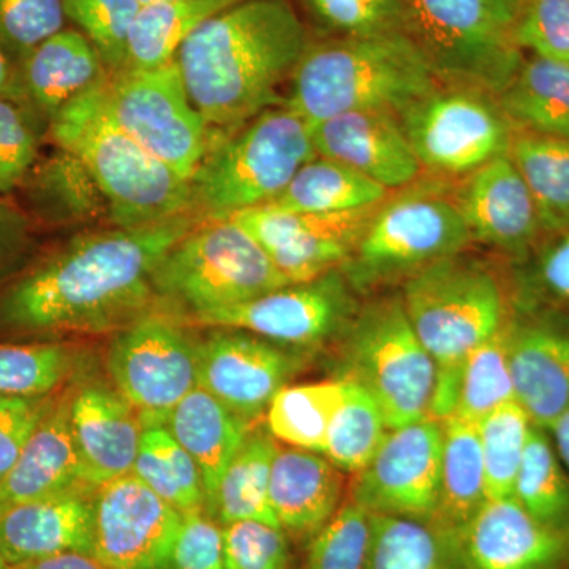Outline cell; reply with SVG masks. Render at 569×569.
<instances>
[{"instance_id":"cell-1","label":"cell","mask_w":569,"mask_h":569,"mask_svg":"<svg viewBox=\"0 0 569 569\" xmlns=\"http://www.w3.org/2000/svg\"><path fill=\"white\" fill-rule=\"evenodd\" d=\"M198 223L183 216L74 236L0 287V337L56 340L121 331L156 310L153 271Z\"/></svg>"},{"instance_id":"cell-2","label":"cell","mask_w":569,"mask_h":569,"mask_svg":"<svg viewBox=\"0 0 569 569\" xmlns=\"http://www.w3.org/2000/svg\"><path fill=\"white\" fill-rule=\"evenodd\" d=\"M309 41L291 0H244L192 33L174 61L211 133H227L283 104Z\"/></svg>"},{"instance_id":"cell-3","label":"cell","mask_w":569,"mask_h":569,"mask_svg":"<svg viewBox=\"0 0 569 569\" xmlns=\"http://www.w3.org/2000/svg\"><path fill=\"white\" fill-rule=\"evenodd\" d=\"M441 84L406 32L309 41L290 80L284 107L310 129L350 111L397 116Z\"/></svg>"},{"instance_id":"cell-4","label":"cell","mask_w":569,"mask_h":569,"mask_svg":"<svg viewBox=\"0 0 569 569\" xmlns=\"http://www.w3.org/2000/svg\"><path fill=\"white\" fill-rule=\"evenodd\" d=\"M102 82L51 119V141L80 160L102 193L111 224L146 227L194 217L189 181L119 127L104 102Z\"/></svg>"},{"instance_id":"cell-5","label":"cell","mask_w":569,"mask_h":569,"mask_svg":"<svg viewBox=\"0 0 569 569\" xmlns=\"http://www.w3.org/2000/svg\"><path fill=\"white\" fill-rule=\"evenodd\" d=\"M316 157L312 129L284 104L268 108L231 132L212 133L189 181L194 217L200 222L231 219L272 203Z\"/></svg>"},{"instance_id":"cell-6","label":"cell","mask_w":569,"mask_h":569,"mask_svg":"<svg viewBox=\"0 0 569 569\" xmlns=\"http://www.w3.org/2000/svg\"><path fill=\"white\" fill-rule=\"evenodd\" d=\"M288 283L236 220H204L176 242L153 271V312L186 325Z\"/></svg>"},{"instance_id":"cell-7","label":"cell","mask_w":569,"mask_h":569,"mask_svg":"<svg viewBox=\"0 0 569 569\" xmlns=\"http://www.w3.org/2000/svg\"><path fill=\"white\" fill-rule=\"evenodd\" d=\"M403 32L443 84L497 97L518 73L516 0H400Z\"/></svg>"},{"instance_id":"cell-8","label":"cell","mask_w":569,"mask_h":569,"mask_svg":"<svg viewBox=\"0 0 569 569\" xmlns=\"http://www.w3.org/2000/svg\"><path fill=\"white\" fill-rule=\"evenodd\" d=\"M470 242L447 179H418L380 204L342 272L355 290L365 295L403 283L427 266L462 253Z\"/></svg>"},{"instance_id":"cell-9","label":"cell","mask_w":569,"mask_h":569,"mask_svg":"<svg viewBox=\"0 0 569 569\" xmlns=\"http://www.w3.org/2000/svg\"><path fill=\"white\" fill-rule=\"evenodd\" d=\"M339 342L340 380L365 388L391 430L430 417L436 362L411 326L400 295L361 305Z\"/></svg>"},{"instance_id":"cell-10","label":"cell","mask_w":569,"mask_h":569,"mask_svg":"<svg viewBox=\"0 0 569 569\" xmlns=\"http://www.w3.org/2000/svg\"><path fill=\"white\" fill-rule=\"evenodd\" d=\"M400 298L437 373L459 369L511 318L497 277L460 253L411 276Z\"/></svg>"},{"instance_id":"cell-11","label":"cell","mask_w":569,"mask_h":569,"mask_svg":"<svg viewBox=\"0 0 569 569\" xmlns=\"http://www.w3.org/2000/svg\"><path fill=\"white\" fill-rule=\"evenodd\" d=\"M422 170L466 178L508 153L515 127L492 93L438 84L397 116Z\"/></svg>"},{"instance_id":"cell-12","label":"cell","mask_w":569,"mask_h":569,"mask_svg":"<svg viewBox=\"0 0 569 569\" xmlns=\"http://www.w3.org/2000/svg\"><path fill=\"white\" fill-rule=\"evenodd\" d=\"M112 118L146 151L190 181L212 133L190 102L178 63L126 69L102 82Z\"/></svg>"},{"instance_id":"cell-13","label":"cell","mask_w":569,"mask_h":569,"mask_svg":"<svg viewBox=\"0 0 569 569\" xmlns=\"http://www.w3.org/2000/svg\"><path fill=\"white\" fill-rule=\"evenodd\" d=\"M187 329L167 313L151 312L112 337L107 370L142 427L163 426L198 387L197 339Z\"/></svg>"},{"instance_id":"cell-14","label":"cell","mask_w":569,"mask_h":569,"mask_svg":"<svg viewBox=\"0 0 569 569\" xmlns=\"http://www.w3.org/2000/svg\"><path fill=\"white\" fill-rule=\"evenodd\" d=\"M358 296L342 269H335L309 282L284 284L246 305L193 318L186 326L242 329L305 351L339 342L361 307Z\"/></svg>"},{"instance_id":"cell-15","label":"cell","mask_w":569,"mask_h":569,"mask_svg":"<svg viewBox=\"0 0 569 569\" xmlns=\"http://www.w3.org/2000/svg\"><path fill=\"white\" fill-rule=\"evenodd\" d=\"M197 339L198 387L247 425L264 421L277 392L306 366L305 351L231 328Z\"/></svg>"},{"instance_id":"cell-16","label":"cell","mask_w":569,"mask_h":569,"mask_svg":"<svg viewBox=\"0 0 569 569\" xmlns=\"http://www.w3.org/2000/svg\"><path fill=\"white\" fill-rule=\"evenodd\" d=\"M380 204L343 212H287L261 206L231 219L252 236L288 282L301 283L342 269Z\"/></svg>"},{"instance_id":"cell-17","label":"cell","mask_w":569,"mask_h":569,"mask_svg":"<svg viewBox=\"0 0 569 569\" xmlns=\"http://www.w3.org/2000/svg\"><path fill=\"white\" fill-rule=\"evenodd\" d=\"M443 422L432 417L397 427L350 488L369 515L433 520L440 488Z\"/></svg>"},{"instance_id":"cell-18","label":"cell","mask_w":569,"mask_h":569,"mask_svg":"<svg viewBox=\"0 0 569 569\" xmlns=\"http://www.w3.org/2000/svg\"><path fill=\"white\" fill-rule=\"evenodd\" d=\"M181 522L130 471L92 490V556L108 569H167Z\"/></svg>"},{"instance_id":"cell-19","label":"cell","mask_w":569,"mask_h":569,"mask_svg":"<svg viewBox=\"0 0 569 569\" xmlns=\"http://www.w3.org/2000/svg\"><path fill=\"white\" fill-rule=\"evenodd\" d=\"M455 538L460 569H569V531L538 522L515 497L486 501Z\"/></svg>"},{"instance_id":"cell-20","label":"cell","mask_w":569,"mask_h":569,"mask_svg":"<svg viewBox=\"0 0 569 569\" xmlns=\"http://www.w3.org/2000/svg\"><path fill=\"white\" fill-rule=\"evenodd\" d=\"M508 356L516 400L535 426L548 429L569 411V318H509Z\"/></svg>"},{"instance_id":"cell-21","label":"cell","mask_w":569,"mask_h":569,"mask_svg":"<svg viewBox=\"0 0 569 569\" xmlns=\"http://www.w3.org/2000/svg\"><path fill=\"white\" fill-rule=\"evenodd\" d=\"M69 421L82 478L89 488L133 470L142 427L132 406L103 381H81L67 388Z\"/></svg>"},{"instance_id":"cell-22","label":"cell","mask_w":569,"mask_h":569,"mask_svg":"<svg viewBox=\"0 0 569 569\" xmlns=\"http://www.w3.org/2000/svg\"><path fill=\"white\" fill-rule=\"evenodd\" d=\"M455 198L471 241L500 252L526 253L542 231L533 198L508 153L466 176Z\"/></svg>"},{"instance_id":"cell-23","label":"cell","mask_w":569,"mask_h":569,"mask_svg":"<svg viewBox=\"0 0 569 569\" xmlns=\"http://www.w3.org/2000/svg\"><path fill=\"white\" fill-rule=\"evenodd\" d=\"M317 156L353 168L387 187L406 189L422 174L399 119L385 111H350L312 127Z\"/></svg>"},{"instance_id":"cell-24","label":"cell","mask_w":569,"mask_h":569,"mask_svg":"<svg viewBox=\"0 0 569 569\" xmlns=\"http://www.w3.org/2000/svg\"><path fill=\"white\" fill-rule=\"evenodd\" d=\"M92 490L14 505L0 515V557L9 565L59 553H92Z\"/></svg>"},{"instance_id":"cell-25","label":"cell","mask_w":569,"mask_h":569,"mask_svg":"<svg viewBox=\"0 0 569 569\" xmlns=\"http://www.w3.org/2000/svg\"><path fill=\"white\" fill-rule=\"evenodd\" d=\"M346 475L321 452L280 445L269 485L280 529L309 541L316 537L346 501Z\"/></svg>"},{"instance_id":"cell-26","label":"cell","mask_w":569,"mask_h":569,"mask_svg":"<svg viewBox=\"0 0 569 569\" xmlns=\"http://www.w3.org/2000/svg\"><path fill=\"white\" fill-rule=\"evenodd\" d=\"M22 103L40 119H51L108 77L99 52L74 28L62 29L17 63Z\"/></svg>"},{"instance_id":"cell-27","label":"cell","mask_w":569,"mask_h":569,"mask_svg":"<svg viewBox=\"0 0 569 569\" xmlns=\"http://www.w3.org/2000/svg\"><path fill=\"white\" fill-rule=\"evenodd\" d=\"M77 489L92 488L82 478L80 458L71 436L66 388L56 396L20 458L0 481V509L3 512L14 505Z\"/></svg>"},{"instance_id":"cell-28","label":"cell","mask_w":569,"mask_h":569,"mask_svg":"<svg viewBox=\"0 0 569 569\" xmlns=\"http://www.w3.org/2000/svg\"><path fill=\"white\" fill-rule=\"evenodd\" d=\"M163 426L197 463L208 512L228 463L254 425H247L216 397L197 387L171 410Z\"/></svg>"},{"instance_id":"cell-29","label":"cell","mask_w":569,"mask_h":569,"mask_svg":"<svg viewBox=\"0 0 569 569\" xmlns=\"http://www.w3.org/2000/svg\"><path fill=\"white\" fill-rule=\"evenodd\" d=\"M279 447L264 421L250 427L228 463L208 511L220 526L239 520H260L280 527L269 501L272 462Z\"/></svg>"},{"instance_id":"cell-30","label":"cell","mask_w":569,"mask_h":569,"mask_svg":"<svg viewBox=\"0 0 569 569\" xmlns=\"http://www.w3.org/2000/svg\"><path fill=\"white\" fill-rule=\"evenodd\" d=\"M496 99L515 129L569 138L568 63L533 56Z\"/></svg>"},{"instance_id":"cell-31","label":"cell","mask_w":569,"mask_h":569,"mask_svg":"<svg viewBox=\"0 0 569 569\" xmlns=\"http://www.w3.org/2000/svg\"><path fill=\"white\" fill-rule=\"evenodd\" d=\"M441 422L440 488L432 522L441 529L458 531L488 501L485 463L477 425L459 418Z\"/></svg>"},{"instance_id":"cell-32","label":"cell","mask_w":569,"mask_h":569,"mask_svg":"<svg viewBox=\"0 0 569 569\" xmlns=\"http://www.w3.org/2000/svg\"><path fill=\"white\" fill-rule=\"evenodd\" d=\"M508 156L533 198L542 231L569 230V138L515 129Z\"/></svg>"},{"instance_id":"cell-33","label":"cell","mask_w":569,"mask_h":569,"mask_svg":"<svg viewBox=\"0 0 569 569\" xmlns=\"http://www.w3.org/2000/svg\"><path fill=\"white\" fill-rule=\"evenodd\" d=\"M362 569H460L455 531L432 520L370 515Z\"/></svg>"},{"instance_id":"cell-34","label":"cell","mask_w":569,"mask_h":569,"mask_svg":"<svg viewBox=\"0 0 569 569\" xmlns=\"http://www.w3.org/2000/svg\"><path fill=\"white\" fill-rule=\"evenodd\" d=\"M391 190L347 164L317 156L272 203L287 212H343L383 203Z\"/></svg>"},{"instance_id":"cell-35","label":"cell","mask_w":569,"mask_h":569,"mask_svg":"<svg viewBox=\"0 0 569 569\" xmlns=\"http://www.w3.org/2000/svg\"><path fill=\"white\" fill-rule=\"evenodd\" d=\"M244 0H162L141 7L129 44L130 69L174 61L176 52L206 22Z\"/></svg>"},{"instance_id":"cell-36","label":"cell","mask_w":569,"mask_h":569,"mask_svg":"<svg viewBox=\"0 0 569 569\" xmlns=\"http://www.w3.org/2000/svg\"><path fill=\"white\" fill-rule=\"evenodd\" d=\"M347 381L295 385L277 392L266 411L264 425L287 447L325 455L329 429L346 397Z\"/></svg>"},{"instance_id":"cell-37","label":"cell","mask_w":569,"mask_h":569,"mask_svg":"<svg viewBox=\"0 0 569 569\" xmlns=\"http://www.w3.org/2000/svg\"><path fill=\"white\" fill-rule=\"evenodd\" d=\"M82 355L59 340L0 342V396H54L74 380Z\"/></svg>"},{"instance_id":"cell-38","label":"cell","mask_w":569,"mask_h":569,"mask_svg":"<svg viewBox=\"0 0 569 569\" xmlns=\"http://www.w3.org/2000/svg\"><path fill=\"white\" fill-rule=\"evenodd\" d=\"M133 475L182 515L204 511L203 478L197 463L164 426L142 429Z\"/></svg>"},{"instance_id":"cell-39","label":"cell","mask_w":569,"mask_h":569,"mask_svg":"<svg viewBox=\"0 0 569 569\" xmlns=\"http://www.w3.org/2000/svg\"><path fill=\"white\" fill-rule=\"evenodd\" d=\"M512 497L538 522L569 531V475L541 427H531Z\"/></svg>"},{"instance_id":"cell-40","label":"cell","mask_w":569,"mask_h":569,"mask_svg":"<svg viewBox=\"0 0 569 569\" xmlns=\"http://www.w3.org/2000/svg\"><path fill=\"white\" fill-rule=\"evenodd\" d=\"M508 325L470 351L459 372L458 406L451 418L479 425L498 407L516 400L508 356Z\"/></svg>"},{"instance_id":"cell-41","label":"cell","mask_w":569,"mask_h":569,"mask_svg":"<svg viewBox=\"0 0 569 569\" xmlns=\"http://www.w3.org/2000/svg\"><path fill=\"white\" fill-rule=\"evenodd\" d=\"M389 432L391 427L377 400L365 388L347 381L346 397L332 419L325 456L346 473H359Z\"/></svg>"},{"instance_id":"cell-42","label":"cell","mask_w":569,"mask_h":569,"mask_svg":"<svg viewBox=\"0 0 569 569\" xmlns=\"http://www.w3.org/2000/svg\"><path fill=\"white\" fill-rule=\"evenodd\" d=\"M533 426L518 400L498 407L479 422L488 500L515 496L516 478Z\"/></svg>"},{"instance_id":"cell-43","label":"cell","mask_w":569,"mask_h":569,"mask_svg":"<svg viewBox=\"0 0 569 569\" xmlns=\"http://www.w3.org/2000/svg\"><path fill=\"white\" fill-rule=\"evenodd\" d=\"M67 21L84 33L99 52L108 73L126 69L138 0H62Z\"/></svg>"},{"instance_id":"cell-44","label":"cell","mask_w":569,"mask_h":569,"mask_svg":"<svg viewBox=\"0 0 569 569\" xmlns=\"http://www.w3.org/2000/svg\"><path fill=\"white\" fill-rule=\"evenodd\" d=\"M58 151L40 168L33 167L28 178L32 181L33 203L40 211L56 219H78L86 217V212L91 216L99 204L107 208L96 201V197L103 200L102 193L80 160L62 149Z\"/></svg>"},{"instance_id":"cell-45","label":"cell","mask_w":569,"mask_h":569,"mask_svg":"<svg viewBox=\"0 0 569 569\" xmlns=\"http://www.w3.org/2000/svg\"><path fill=\"white\" fill-rule=\"evenodd\" d=\"M369 535V512L347 498L323 529L310 539L305 569L365 568Z\"/></svg>"},{"instance_id":"cell-46","label":"cell","mask_w":569,"mask_h":569,"mask_svg":"<svg viewBox=\"0 0 569 569\" xmlns=\"http://www.w3.org/2000/svg\"><path fill=\"white\" fill-rule=\"evenodd\" d=\"M40 121L26 104L0 97V197L32 173L40 146Z\"/></svg>"},{"instance_id":"cell-47","label":"cell","mask_w":569,"mask_h":569,"mask_svg":"<svg viewBox=\"0 0 569 569\" xmlns=\"http://www.w3.org/2000/svg\"><path fill=\"white\" fill-rule=\"evenodd\" d=\"M66 24L62 0H0V47L14 63Z\"/></svg>"},{"instance_id":"cell-48","label":"cell","mask_w":569,"mask_h":569,"mask_svg":"<svg viewBox=\"0 0 569 569\" xmlns=\"http://www.w3.org/2000/svg\"><path fill=\"white\" fill-rule=\"evenodd\" d=\"M313 20L339 37L403 32L400 0H302Z\"/></svg>"},{"instance_id":"cell-49","label":"cell","mask_w":569,"mask_h":569,"mask_svg":"<svg viewBox=\"0 0 569 569\" xmlns=\"http://www.w3.org/2000/svg\"><path fill=\"white\" fill-rule=\"evenodd\" d=\"M515 40L520 51L569 66V0H523Z\"/></svg>"},{"instance_id":"cell-50","label":"cell","mask_w":569,"mask_h":569,"mask_svg":"<svg viewBox=\"0 0 569 569\" xmlns=\"http://www.w3.org/2000/svg\"><path fill=\"white\" fill-rule=\"evenodd\" d=\"M224 569H288L290 545L280 527L239 520L222 527Z\"/></svg>"},{"instance_id":"cell-51","label":"cell","mask_w":569,"mask_h":569,"mask_svg":"<svg viewBox=\"0 0 569 569\" xmlns=\"http://www.w3.org/2000/svg\"><path fill=\"white\" fill-rule=\"evenodd\" d=\"M167 569H224L222 526L206 511L182 515Z\"/></svg>"},{"instance_id":"cell-52","label":"cell","mask_w":569,"mask_h":569,"mask_svg":"<svg viewBox=\"0 0 569 569\" xmlns=\"http://www.w3.org/2000/svg\"><path fill=\"white\" fill-rule=\"evenodd\" d=\"M59 395V392H58ZM0 396V481L20 458L33 430L50 410L56 396Z\"/></svg>"},{"instance_id":"cell-53","label":"cell","mask_w":569,"mask_h":569,"mask_svg":"<svg viewBox=\"0 0 569 569\" xmlns=\"http://www.w3.org/2000/svg\"><path fill=\"white\" fill-rule=\"evenodd\" d=\"M33 247L31 217L0 197V287L31 263Z\"/></svg>"},{"instance_id":"cell-54","label":"cell","mask_w":569,"mask_h":569,"mask_svg":"<svg viewBox=\"0 0 569 569\" xmlns=\"http://www.w3.org/2000/svg\"><path fill=\"white\" fill-rule=\"evenodd\" d=\"M539 283L559 301L569 305V230L542 247L537 263Z\"/></svg>"},{"instance_id":"cell-55","label":"cell","mask_w":569,"mask_h":569,"mask_svg":"<svg viewBox=\"0 0 569 569\" xmlns=\"http://www.w3.org/2000/svg\"><path fill=\"white\" fill-rule=\"evenodd\" d=\"M9 569H108L92 553L67 552L44 559L10 565Z\"/></svg>"},{"instance_id":"cell-56","label":"cell","mask_w":569,"mask_h":569,"mask_svg":"<svg viewBox=\"0 0 569 569\" xmlns=\"http://www.w3.org/2000/svg\"><path fill=\"white\" fill-rule=\"evenodd\" d=\"M0 97H7V99L22 103L17 63L11 61L10 56L3 51L2 47H0Z\"/></svg>"},{"instance_id":"cell-57","label":"cell","mask_w":569,"mask_h":569,"mask_svg":"<svg viewBox=\"0 0 569 569\" xmlns=\"http://www.w3.org/2000/svg\"><path fill=\"white\" fill-rule=\"evenodd\" d=\"M546 430L552 438L557 455H559L561 463H563L565 470L569 475V411L557 419L556 422H552Z\"/></svg>"},{"instance_id":"cell-58","label":"cell","mask_w":569,"mask_h":569,"mask_svg":"<svg viewBox=\"0 0 569 569\" xmlns=\"http://www.w3.org/2000/svg\"><path fill=\"white\" fill-rule=\"evenodd\" d=\"M141 3V7L149 6V3L162 2V0H138Z\"/></svg>"},{"instance_id":"cell-59","label":"cell","mask_w":569,"mask_h":569,"mask_svg":"<svg viewBox=\"0 0 569 569\" xmlns=\"http://www.w3.org/2000/svg\"><path fill=\"white\" fill-rule=\"evenodd\" d=\"M10 568V565L7 563L6 560L2 559V557H0V569H9Z\"/></svg>"},{"instance_id":"cell-60","label":"cell","mask_w":569,"mask_h":569,"mask_svg":"<svg viewBox=\"0 0 569 569\" xmlns=\"http://www.w3.org/2000/svg\"><path fill=\"white\" fill-rule=\"evenodd\" d=\"M516 2H518V6L520 7L522 6L523 0H516Z\"/></svg>"},{"instance_id":"cell-61","label":"cell","mask_w":569,"mask_h":569,"mask_svg":"<svg viewBox=\"0 0 569 569\" xmlns=\"http://www.w3.org/2000/svg\"><path fill=\"white\" fill-rule=\"evenodd\" d=\"M0 515H2V509H0Z\"/></svg>"}]
</instances>
